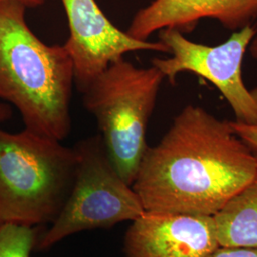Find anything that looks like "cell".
<instances>
[{
  "instance_id": "1",
  "label": "cell",
  "mask_w": 257,
  "mask_h": 257,
  "mask_svg": "<svg viewBox=\"0 0 257 257\" xmlns=\"http://www.w3.org/2000/svg\"><path fill=\"white\" fill-rule=\"evenodd\" d=\"M256 171L255 151L229 120L188 105L148 147L132 187L145 211L213 217Z\"/></svg>"
},
{
  "instance_id": "2",
  "label": "cell",
  "mask_w": 257,
  "mask_h": 257,
  "mask_svg": "<svg viewBox=\"0 0 257 257\" xmlns=\"http://www.w3.org/2000/svg\"><path fill=\"white\" fill-rule=\"evenodd\" d=\"M26 8L0 2V101L18 110L24 128L62 141L72 127L74 63L64 45H48L30 29Z\"/></svg>"
},
{
  "instance_id": "3",
  "label": "cell",
  "mask_w": 257,
  "mask_h": 257,
  "mask_svg": "<svg viewBox=\"0 0 257 257\" xmlns=\"http://www.w3.org/2000/svg\"><path fill=\"white\" fill-rule=\"evenodd\" d=\"M74 148L29 130L0 126V225L52 223L74 183Z\"/></svg>"
},
{
  "instance_id": "4",
  "label": "cell",
  "mask_w": 257,
  "mask_h": 257,
  "mask_svg": "<svg viewBox=\"0 0 257 257\" xmlns=\"http://www.w3.org/2000/svg\"><path fill=\"white\" fill-rule=\"evenodd\" d=\"M164 79L155 66L138 68L123 56L81 92L110 163L131 186L149 147L148 125Z\"/></svg>"
},
{
  "instance_id": "5",
  "label": "cell",
  "mask_w": 257,
  "mask_h": 257,
  "mask_svg": "<svg viewBox=\"0 0 257 257\" xmlns=\"http://www.w3.org/2000/svg\"><path fill=\"white\" fill-rule=\"evenodd\" d=\"M74 183L52 226L37 240L46 250L85 230L108 229L145 213L141 200L110 163L99 136L79 141Z\"/></svg>"
},
{
  "instance_id": "6",
  "label": "cell",
  "mask_w": 257,
  "mask_h": 257,
  "mask_svg": "<svg viewBox=\"0 0 257 257\" xmlns=\"http://www.w3.org/2000/svg\"><path fill=\"white\" fill-rule=\"evenodd\" d=\"M159 41L168 47L171 56L155 58L156 67L171 84L177 75L189 72L212 83L230 104L235 121L257 123V88L248 90L243 79V60L257 28L249 25L233 32L228 40L216 46H208L187 38L175 29L159 32Z\"/></svg>"
},
{
  "instance_id": "7",
  "label": "cell",
  "mask_w": 257,
  "mask_h": 257,
  "mask_svg": "<svg viewBox=\"0 0 257 257\" xmlns=\"http://www.w3.org/2000/svg\"><path fill=\"white\" fill-rule=\"evenodd\" d=\"M70 36L65 42L74 69V84L82 92L109 65L132 52L153 51L169 54L161 41L131 37L111 23L95 0H61Z\"/></svg>"
},
{
  "instance_id": "8",
  "label": "cell",
  "mask_w": 257,
  "mask_h": 257,
  "mask_svg": "<svg viewBox=\"0 0 257 257\" xmlns=\"http://www.w3.org/2000/svg\"><path fill=\"white\" fill-rule=\"evenodd\" d=\"M220 247L213 217L145 211L132 221L124 257H208Z\"/></svg>"
},
{
  "instance_id": "9",
  "label": "cell",
  "mask_w": 257,
  "mask_h": 257,
  "mask_svg": "<svg viewBox=\"0 0 257 257\" xmlns=\"http://www.w3.org/2000/svg\"><path fill=\"white\" fill-rule=\"evenodd\" d=\"M206 19L236 32L256 21L257 0H155L138 11L126 32L139 40L163 29L188 34Z\"/></svg>"
},
{
  "instance_id": "10",
  "label": "cell",
  "mask_w": 257,
  "mask_h": 257,
  "mask_svg": "<svg viewBox=\"0 0 257 257\" xmlns=\"http://www.w3.org/2000/svg\"><path fill=\"white\" fill-rule=\"evenodd\" d=\"M213 221L221 247L257 248V171L252 180L213 216Z\"/></svg>"
},
{
  "instance_id": "11",
  "label": "cell",
  "mask_w": 257,
  "mask_h": 257,
  "mask_svg": "<svg viewBox=\"0 0 257 257\" xmlns=\"http://www.w3.org/2000/svg\"><path fill=\"white\" fill-rule=\"evenodd\" d=\"M36 227L0 225V257H30L37 244Z\"/></svg>"
},
{
  "instance_id": "12",
  "label": "cell",
  "mask_w": 257,
  "mask_h": 257,
  "mask_svg": "<svg viewBox=\"0 0 257 257\" xmlns=\"http://www.w3.org/2000/svg\"><path fill=\"white\" fill-rule=\"evenodd\" d=\"M230 128L239 138L244 140L249 147L257 151V123L256 124H245L237 122L235 120L229 121Z\"/></svg>"
},
{
  "instance_id": "13",
  "label": "cell",
  "mask_w": 257,
  "mask_h": 257,
  "mask_svg": "<svg viewBox=\"0 0 257 257\" xmlns=\"http://www.w3.org/2000/svg\"><path fill=\"white\" fill-rule=\"evenodd\" d=\"M208 257H257V248L218 247Z\"/></svg>"
},
{
  "instance_id": "14",
  "label": "cell",
  "mask_w": 257,
  "mask_h": 257,
  "mask_svg": "<svg viewBox=\"0 0 257 257\" xmlns=\"http://www.w3.org/2000/svg\"><path fill=\"white\" fill-rule=\"evenodd\" d=\"M12 115H13V110L11 109V106L6 103L0 101V126L6 121L11 119Z\"/></svg>"
},
{
  "instance_id": "15",
  "label": "cell",
  "mask_w": 257,
  "mask_h": 257,
  "mask_svg": "<svg viewBox=\"0 0 257 257\" xmlns=\"http://www.w3.org/2000/svg\"><path fill=\"white\" fill-rule=\"evenodd\" d=\"M3 1H8V0H0V2ZM16 1H19L22 4H24L26 7H30V8H35V7H38L41 6L45 3L46 0H16Z\"/></svg>"
},
{
  "instance_id": "16",
  "label": "cell",
  "mask_w": 257,
  "mask_h": 257,
  "mask_svg": "<svg viewBox=\"0 0 257 257\" xmlns=\"http://www.w3.org/2000/svg\"><path fill=\"white\" fill-rule=\"evenodd\" d=\"M248 50H249V53L251 56L257 60V33L256 35L253 37V39L251 40L249 47H248Z\"/></svg>"
}]
</instances>
